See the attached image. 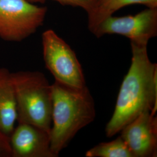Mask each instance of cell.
I'll list each match as a JSON object with an SVG mask.
<instances>
[{"label":"cell","instance_id":"obj_1","mask_svg":"<svg viewBox=\"0 0 157 157\" xmlns=\"http://www.w3.org/2000/svg\"><path fill=\"white\" fill-rule=\"evenodd\" d=\"M132 61L118 93L112 117L105 127L107 137L120 132L140 114L157 110V65L149 59L147 45L130 43Z\"/></svg>","mask_w":157,"mask_h":157},{"label":"cell","instance_id":"obj_2","mask_svg":"<svg viewBox=\"0 0 157 157\" xmlns=\"http://www.w3.org/2000/svg\"><path fill=\"white\" fill-rule=\"evenodd\" d=\"M52 94L51 150L58 157L81 129L94 121L95 102L87 86L75 88L55 81Z\"/></svg>","mask_w":157,"mask_h":157},{"label":"cell","instance_id":"obj_3","mask_svg":"<svg viewBox=\"0 0 157 157\" xmlns=\"http://www.w3.org/2000/svg\"><path fill=\"white\" fill-rule=\"evenodd\" d=\"M15 91L17 123L30 124L50 132L52 86L39 71L12 73Z\"/></svg>","mask_w":157,"mask_h":157},{"label":"cell","instance_id":"obj_4","mask_svg":"<svg viewBox=\"0 0 157 157\" xmlns=\"http://www.w3.org/2000/svg\"><path fill=\"white\" fill-rule=\"evenodd\" d=\"M41 37L45 67L55 81L75 88L86 86L82 65L70 45L51 29L45 31Z\"/></svg>","mask_w":157,"mask_h":157},{"label":"cell","instance_id":"obj_5","mask_svg":"<svg viewBox=\"0 0 157 157\" xmlns=\"http://www.w3.org/2000/svg\"><path fill=\"white\" fill-rule=\"evenodd\" d=\"M47 8L26 0H0V38L20 42L43 25Z\"/></svg>","mask_w":157,"mask_h":157},{"label":"cell","instance_id":"obj_6","mask_svg":"<svg viewBox=\"0 0 157 157\" xmlns=\"http://www.w3.org/2000/svg\"><path fill=\"white\" fill-rule=\"evenodd\" d=\"M93 34L100 38L105 34H119L130 43L147 45L149 40L157 35V8H147L135 15L111 16L95 29Z\"/></svg>","mask_w":157,"mask_h":157},{"label":"cell","instance_id":"obj_7","mask_svg":"<svg viewBox=\"0 0 157 157\" xmlns=\"http://www.w3.org/2000/svg\"><path fill=\"white\" fill-rule=\"evenodd\" d=\"M119 133L133 157H157L156 115L144 112L126 124Z\"/></svg>","mask_w":157,"mask_h":157},{"label":"cell","instance_id":"obj_8","mask_svg":"<svg viewBox=\"0 0 157 157\" xmlns=\"http://www.w3.org/2000/svg\"><path fill=\"white\" fill-rule=\"evenodd\" d=\"M12 157H56L51 150L50 132L18 123L10 136Z\"/></svg>","mask_w":157,"mask_h":157},{"label":"cell","instance_id":"obj_9","mask_svg":"<svg viewBox=\"0 0 157 157\" xmlns=\"http://www.w3.org/2000/svg\"><path fill=\"white\" fill-rule=\"evenodd\" d=\"M17 122L15 91L12 72L7 68H0V130L8 137Z\"/></svg>","mask_w":157,"mask_h":157},{"label":"cell","instance_id":"obj_10","mask_svg":"<svg viewBox=\"0 0 157 157\" xmlns=\"http://www.w3.org/2000/svg\"><path fill=\"white\" fill-rule=\"evenodd\" d=\"M141 4L147 8H157V0H91L88 15V28L93 33L108 17L126 6Z\"/></svg>","mask_w":157,"mask_h":157},{"label":"cell","instance_id":"obj_11","mask_svg":"<svg viewBox=\"0 0 157 157\" xmlns=\"http://www.w3.org/2000/svg\"><path fill=\"white\" fill-rule=\"evenodd\" d=\"M86 157H133L123 139L101 143L86 152Z\"/></svg>","mask_w":157,"mask_h":157},{"label":"cell","instance_id":"obj_12","mask_svg":"<svg viewBox=\"0 0 157 157\" xmlns=\"http://www.w3.org/2000/svg\"><path fill=\"white\" fill-rule=\"evenodd\" d=\"M32 4L44 3L47 0H26ZM58 2L62 6H72L74 7H80L86 12L90 9L91 0H52Z\"/></svg>","mask_w":157,"mask_h":157},{"label":"cell","instance_id":"obj_13","mask_svg":"<svg viewBox=\"0 0 157 157\" xmlns=\"http://www.w3.org/2000/svg\"><path fill=\"white\" fill-rule=\"evenodd\" d=\"M0 157H12L10 137L0 130Z\"/></svg>","mask_w":157,"mask_h":157}]
</instances>
